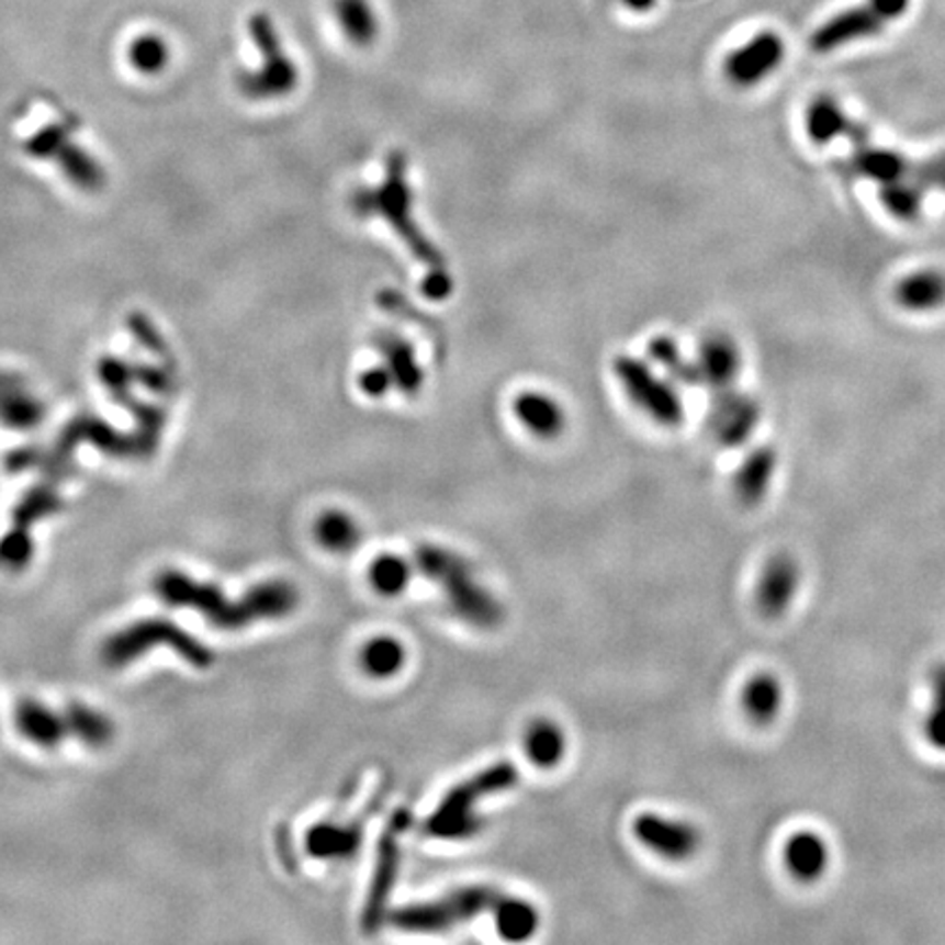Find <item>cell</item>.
<instances>
[{"mask_svg": "<svg viewBox=\"0 0 945 945\" xmlns=\"http://www.w3.org/2000/svg\"><path fill=\"white\" fill-rule=\"evenodd\" d=\"M497 933L508 942H526L530 940L539 929V911L535 904L519 900V898H506L499 902V907L493 913Z\"/></svg>", "mask_w": 945, "mask_h": 945, "instance_id": "f546056e", "label": "cell"}, {"mask_svg": "<svg viewBox=\"0 0 945 945\" xmlns=\"http://www.w3.org/2000/svg\"><path fill=\"white\" fill-rule=\"evenodd\" d=\"M154 589L165 605L176 609H193L206 622L222 630L246 629L261 620L288 618L301 603L299 589L288 581L261 583L241 600H230L220 587L198 583L176 570L162 572L156 578Z\"/></svg>", "mask_w": 945, "mask_h": 945, "instance_id": "6da1fadb", "label": "cell"}, {"mask_svg": "<svg viewBox=\"0 0 945 945\" xmlns=\"http://www.w3.org/2000/svg\"><path fill=\"white\" fill-rule=\"evenodd\" d=\"M59 506L55 493H33L24 499V504L15 510V521L18 526L26 528L31 521H37L42 517H46L48 513H53Z\"/></svg>", "mask_w": 945, "mask_h": 945, "instance_id": "ab89813d", "label": "cell"}, {"mask_svg": "<svg viewBox=\"0 0 945 945\" xmlns=\"http://www.w3.org/2000/svg\"><path fill=\"white\" fill-rule=\"evenodd\" d=\"M317 543L333 554H348L361 543V528L357 519L344 510H328L315 524Z\"/></svg>", "mask_w": 945, "mask_h": 945, "instance_id": "f1b7e54d", "label": "cell"}, {"mask_svg": "<svg viewBox=\"0 0 945 945\" xmlns=\"http://www.w3.org/2000/svg\"><path fill=\"white\" fill-rule=\"evenodd\" d=\"M832 863L830 843L814 830H799L784 845V865L788 874L803 885H814L825 878Z\"/></svg>", "mask_w": 945, "mask_h": 945, "instance_id": "ac0fdd59", "label": "cell"}, {"mask_svg": "<svg viewBox=\"0 0 945 945\" xmlns=\"http://www.w3.org/2000/svg\"><path fill=\"white\" fill-rule=\"evenodd\" d=\"M648 357L652 363L661 365L672 379L683 381L687 385H694V370L691 359H685L680 355L678 344L667 335H656L648 344Z\"/></svg>", "mask_w": 945, "mask_h": 945, "instance_id": "e575fe53", "label": "cell"}, {"mask_svg": "<svg viewBox=\"0 0 945 945\" xmlns=\"http://www.w3.org/2000/svg\"><path fill=\"white\" fill-rule=\"evenodd\" d=\"M632 834L643 847L667 863H687L702 845V836L696 825L654 812L639 814L632 821Z\"/></svg>", "mask_w": 945, "mask_h": 945, "instance_id": "30bf717a", "label": "cell"}, {"mask_svg": "<svg viewBox=\"0 0 945 945\" xmlns=\"http://www.w3.org/2000/svg\"><path fill=\"white\" fill-rule=\"evenodd\" d=\"M926 189L911 178L880 184V202L900 222H915L924 211Z\"/></svg>", "mask_w": 945, "mask_h": 945, "instance_id": "1f68e13d", "label": "cell"}, {"mask_svg": "<svg viewBox=\"0 0 945 945\" xmlns=\"http://www.w3.org/2000/svg\"><path fill=\"white\" fill-rule=\"evenodd\" d=\"M414 189L409 184V162L403 151H390L385 173L376 187L359 189L352 195V213L363 220H381L423 266L445 268L442 252L423 233L414 215Z\"/></svg>", "mask_w": 945, "mask_h": 945, "instance_id": "7a4b0ae2", "label": "cell"}, {"mask_svg": "<svg viewBox=\"0 0 945 945\" xmlns=\"http://www.w3.org/2000/svg\"><path fill=\"white\" fill-rule=\"evenodd\" d=\"M519 784V770L510 762H497L466 781L451 788L436 812L427 819L425 832L442 841H466L484 830L477 803L486 797L513 790Z\"/></svg>", "mask_w": 945, "mask_h": 945, "instance_id": "277c9868", "label": "cell"}, {"mask_svg": "<svg viewBox=\"0 0 945 945\" xmlns=\"http://www.w3.org/2000/svg\"><path fill=\"white\" fill-rule=\"evenodd\" d=\"M13 722L20 735L42 749L59 746L68 735V727L61 711H53L40 700L24 698L13 709Z\"/></svg>", "mask_w": 945, "mask_h": 945, "instance_id": "44dd1931", "label": "cell"}, {"mask_svg": "<svg viewBox=\"0 0 945 945\" xmlns=\"http://www.w3.org/2000/svg\"><path fill=\"white\" fill-rule=\"evenodd\" d=\"M622 2L629 7L630 11H637V13L650 11L656 4V0H622Z\"/></svg>", "mask_w": 945, "mask_h": 945, "instance_id": "7bdbcfd3", "label": "cell"}, {"mask_svg": "<svg viewBox=\"0 0 945 945\" xmlns=\"http://www.w3.org/2000/svg\"><path fill=\"white\" fill-rule=\"evenodd\" d=\"M451 290H453V283H451V277L447 274L445 268L431 270V274H427V279L423 283V292L429 301H442L451 294Z\"/></svg>", "mask_w": 945, "mask_h": 945, "instance_id": "b9f144b4", "label": "cell"}, {"mask_svg": "<svg viewBox=\"0 0 945 945\" xmlns=\"http://www.w3.org/2000/svg\"><path fill=\"white\" fill-rule=\"evenodd\" d=\"M363 841L359 823H319L307 832L305 847L319 860H350Z\"/></svg>", "mask_w": 945, "mask_h": 945, "instance_id": "cb8c5ba5", "label": "cell"}, {"mask_svg": "<svg viewBox=\"0 0 945 945\" xmlns=\"http://www.w3.org/2000/svg\"><path fill=\"white\" fill-rule=\"evenodd\" d=\"M896 303L913 314H929L945 307V274L942 270H915L900 279L893 290Z\"/></svg>", "mask_w": 945, "mask_h": 945, "instance_id": "7402d4cb", "label": "cell"}, {"mask_svg": "<svg viewBox=\"0 0 945 945\" xmlns=\"http://www.w3.org/2000/svg\"><path fill=\"white\" fill-rule=\"evenodd\" d=\"M359 390L365 394V396H370V398H381V396H385L387 392H392L394 390V383H392V376H390V372L381 365V363H376V365H372V368H368V370H363L361 374H359Z\"/></svg>", "mask_w": 945, "mask_h": 945, "instance_id": "60d3db41", "label": "cell"}, {"mask_svg": "<svg viewBox=\"0 0 945 945\" xmlns=\"http://www.w3.org/2000/svg\"><path fill=\"white\" fill-rule=\"evenodd\" d=\"M513 414L539 440H556L567 427L565 407L548 392L524 390L513 401Z\"/></svg>", "mask_w": 945, "mask_h": 945, "instance_id": "d6986e66", "label": "cell"}, {"mask_svg": "<svg viewBox=\"0 0 945 945\" xmlns=\"http://www.w3.org/2000/svg\"><path fill=\"white\" fill-rule=\"evenodd\" d=\"M61 713L68 727V735L79 740L81 744L92 749H103L112 742L114 722L99 709L83 705L79 700H72L61 709Z\"/></svg>", "mask_w": 945, "mask_h": 945, "instance_id": "484cf974", "label": "cell"}, {"mask_svg": "<svg viewBox=\"0 0 945 945\" xmlns=\"http://www.w3.org/2000/svg\"><path fill=\"white\" fill-rule=\"evenodd\" d=\"M57 160L61 162V167L68 173V178L75 184L83 187V189H94V187H99L103 182L99 165L90 156H86L81 149H77L72 145L70 147L64 145L59 149V158Z\"/></svg>", "mask_w": 945, "mask_h": 945, "instance_id": "8d00e7d4", "label": "cell"}, {"mask_svg": "<svg viewBox=\"0 0 945 945\" xmlns=\"http://www.w3.org/2000/svg\"><path fill=\"white\" fill-rule=\"evenodd\" d=\"M502 900L504 893L495 887H460L445 898L396 909L390 913V922L396 931L403 933L436 935L466 924L480 915H493Z\"/></svg>", "mask_w": 945, "mask_h": 945, "instance_id": "5b68a950", "label": "cell"}, {"mask_svg": "<svg viewBox=\"0 0 945 945\" xmlns=\"http://www.w3.org/2000/svg\"><path fill=\"white\" fill-rule=\"evenodd\" d=\"M911 7V0H865L825 20L810 37L814 53H832L847 44L876 37L891 22L900 20Z\"/></svg>", "mask_w": 945, "mask_h": 945, "instance_id": "9c48e42d", "label": "cell"}, {"mask_svg": "<svg viewBox=\"0 0 945 945\" xmlns=\"http://www.w3.org/2000/svg\"><path fill=\"white\" fill-rule=\"evenodd\" d=\"M784 683L773 672H757L742 689V709L755 727L773 724L784 709Z\"/></svg>", "mask_w": 945, "mask_h": 945, "instance_id": "603a6c76", "label": "cell"}, {"mask_svg": "<svg viewBox=\"0 0 945 945\" xmlns=\"http://www.w3.org/2000/svg\"><path fill=\"white\" fill-rule=\"evenodd\" d=\"M924 738L945 753V663H940L931 676V709L924 718Z\"/></svg>", "mask_w": 945, "mask_h": 945, "instance_id": "836d02e7", "label": "cell"}, {"mask_svg": "<svg viewBox=\"0 0 945 945\" xmlns=\"http://www.w3.org/2000/svg\"><path fill=\"white\" fill-rule=\"evenodd\" d=\"M370 585L385 598L401 596L412 581V565L398 554H379L368 570Z\"/></svg>", "mask_w": 945, "mask_h": 945, "instance_id": "d6a6232c", "label": "cell"}, {"mask_svg": "<svg viewBox=\"0 0 945 945\" xmlns=\"http://www.w3.org/2000/svg\"><path fill=\"white\" fill-rule=\"evenodd\" d=\"M852 167L860 178L878 182V184H887V182H893L900 178H909L911 158H907L904 154H900L896 149L876 147V145H871V140H867V143L854 147Z\"/></svg>", "mask_w": 945, "mask_h": 945, "instance_id": "d4e9b609", "label": "cell"}, {"mask_svg": "<svg viewBox=\"0 0 945 945\" xmlns=\"http://www.w3.org/2000/svg\"><path fill=\"white\" fill-rule=\"evenodd\" d=\"M786 57V44L775 31H760L742 46L733 48L724 61V77L738 88H751L770 77Z\"/></svg>", "mask_w": 945, "mask_h": 945, "instance_id": "8fae6325", "label": "cell"}, {"mask_svg": "<svg viewBox=\"0 0 945 945\" xmlns=\"http://www.w3.org/2000/svg\"><path fill=\"white\" fill-rule=\"evenodd\" d=\"M407 650L394 637H374L359 652V665L365 674L374 678H390L398 674L405 665Z\"/></svg>", "mask_w": 945, "mask_h": 945, "instance_id": "4dcf8cb0", "label": "cell"}, {"mask_svg": "<svg viewBox=\"0 0 945 945\" xmlns=\"http://www.w3.org/2000/svg\"><path fill=\"white\" fill-rule=\"evenodd\" d=\"M335 20L355 46H370L379 35V20L370 0H333Z\"/></svg>", "mask_w": 945, "mask_h": 945, "instance_id": "83f0119b", "label": "cell"}, {"mask_svg": "<svg viewBox=\"0 0 945 945\" xmlns=\"http://www.w3.org/2000/svg\"><path fill=\"white\" fill-rule=\"evenodd\" d=\"M248 26L263 64L257 70L239 72V90L252 101H274L290 97L301 81V72L292 57L285 53L283 40L279 37L272 18L263 11H257L252 13Z\"/></svg>", "mask_w": 945, "mask_h": 945, "instance_id": "52a82bcc", "label": "cell"}, {"mask_svg": "<svg viewBox=\"0 0 945 945\" xmlns=\"http://www.w3.org/2000/svg\"><path fill=\"white\" fill-rule=\"evenodd\" d=\"M799 587H801L799 563L786 552L770 556L762 570V576L755 589L757 611L766 620L784 618L795 605Z\"/></svg>", "mask_w": 945, "mask_h": 945, "instance_id": "5bb4252c", "label": "cell"}, {"mask_svg": "<svg viewBox=\"0 0 945 945\" xmlns=\"http://www.w3.org/2000/svg\"><path fill=\"white\" fill-rule=\"evenodd\" d=\"M524 749L532 764L541 768H554L565 757L567 738L556 722L539 718L528 724L524 735Z\"/></svg>", "mask_w": 945, "mask_h": 945, "instance_id": "4316f807", "label": "cell"}, {"mask_svg": "<svg viewBox=\"0 0 945 945\" xmlns=\"http://www.w3.org/2000/svg\"><path fill=\"white\" fill-rule=\"evenodd\" d=\"M762 420L760 403L733 387L718 390L709 409V431L722 447H742L753 438Z\"/></svg>", "mask_w": 945, "mask_h": 945, "instance_id": "4fadbf2b", "label": "cell"}, {"mask_svg": "<svg viewBox=\"0 0 945 945\" xmlns=\"http://www.w3.org/2000/svg\"><path fill=\"white\" fill-rule=\"evenodd\" d=\"M806 132L814 145H830L839 138H850V143L858 147L869 140L867 127L860 121H854L830 94H819L808 103Z\"/></svg>", "mask_w": 945, "mask_h": 945, "instance_id": "2e32d148", "label": "cell"}, {"mask_svg": "<svg viewBox=\"0 0 945 945\" xmlns=\"http://www.w3.org/2000/svg\"><path fill=\"white\" fill-rule=\"evenodd\" d=\"M379 363L390 372L394 390L414 396L423 390L425 370L418 361V352L409 339L394 330H383L374 337Z\"/></svg>", "mask_w": 945, "mask_h": 945, "instance_id": "e0dca14e", "label": "cell"}, {"mask_svg": "<svg viewBox=\"0 0 945 945\" xmlns=\"http://www.w3.org/2000/svg\"><path fill=\"white\" fill-rule=\"evenodd\" d=\"M130 61L143 75H158L169 61V48L158 35H143L130 46Z\"/></svg>", "mask_w": 945, "mask_h": 945, "instance_id": "d590c367", "label": "cell"}, {"mask_svg": "<svg viewBox=\"0 0 945 945\" xmlns=\"http://www.w3.org/2000/svg\"><path fill=\"white\" fill-rule=\"evenodd\" d=\"M407 825H409V817L405 812H398L396 819L392 821L390 832H385L379 843L374 876L368 889L363 918H361V926L365 933H376L387 915V900L392 896L398 865H401V847L396 839H398V832H403Z\"/></svg>", "mask_w": 945, "mask_h": 945, "instance_id": "7c38bea8", "label": "cell"}, {"mask_svg": "<svg viewBox=\"0 0 945 945\" xmlns=\"http://www.w3.org/2000/svg\"><path fill=\"white\" fill-rule=\"evenodd\" d=\"M33 541L29 532L22 526H15L2 541H0V567L9 572H20L31 563L33 556Z\"/></svg>", "mask_w": 945, "mask_h": 945, "instance_id": "74e56055", "label": "cell"}, {"mask_svg": "<svg viewBox=\"0 0 945 945\" xmlns=\"http://www.w3.org/2000/svg\"><path fill=\"white\" fill-rule=\"evenodd\" d=\"M414 567L442 589L451 611L462 622L477 629H495L504 620L499 600L475 581L471 565L458 552L420 543L414 550Z\"/></svg>", "mask_w": 945, "mask_h": 945, "instance_id": "3957f363", "label": "cell"}, {"mask_svg": "<svg viewBox=\"0 0 945 945\" xmlns=\"http://www.w3.org/2000/svg\"><path fill=\"white\" fill-rule=\"evenodd\" d=\"M909 178L922 184L926 191H942L945 193V156H937L931 160H911Z\"/></svg>", "mask_w": 945, "mask_h": 945, "instance_id": "f35d334b", "label": "cell"}, {"mask_svg": "<svg viewBox=\"0 0 945 945\" xmlns=\"http://www.w3.org/2000/svg\"><path fill=\"white\" fill-rule=\"evenodd\" d=\"M777 464H779V455L775 447L762 445V447H755L751 453H746V458L740 462L731 480L735 499L746 508H755L757 504H762L773 486Z\"/></svg>", "mask_w": 945, "mask_h": 945, "instance_id": "ffe728a7", "label": "cell"}, {"mask_svg": "<svg viewBox=\"0 0 945 945\" xmlns=\"http://www.w3.org/2000/svg\"><path fill=\"white\" fill-rule=\"evenodd\" d=\"M154 643H167L193 667L206 670L213 665L215 654L198 637L169 620H143L127 629L110 634L101 645V661L108 667H127L138 656H145Z\"/></svg>", "mask_w": 945, "mask_h": 945, "instance_id": "8992f818", "label": "cell"}, {"mask_svg": "<svg viewBox=\"0 0 945 945\" xmlns=\"http://www.w3.org/2000/svg\"><path fill=\"white\" fill-rule=\"evenodd\" d=\"M691 370L694 385H707L716 392L733 387L742 372V352L729 335L711 333L698 344Z\"/></svg>", "mask_w": 945, "mask_h": 945, "instance_id": "9a60e30c", "label": "cell"}, {"mask_svg": "<svg viewBox=\"0 0 945 945\" xmlns=\"http://www.w3.org/2000/svg\"><path fill=\"white\" fill-rule=\"evenodd\" d=\"M614 374L630 405L654 425L676 429L685 423V405L678 390L670 379L654 372L652 361L620 355L614 363Z\"/></svg>", "mask_w": 945, "mask_h": 945, "instance_id": "ba28073f", "label": "cell"}]
</instances>
